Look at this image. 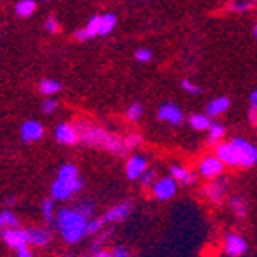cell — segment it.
Wrapping results in <instances>:
<instances>
[{
  "mask_svg": "<svg viewBox=\"0 0 257 257\" xmlns=\"http://www.w3.org/2000/svg\"><path fill=\"white\" fill-rule=\"evenodd\" d=\"M216 156L229 166H250L257 165V147L243 138H234L229 143L218 145Z\"/></svg>",
  "mask_w": 257,
  "mask_h": 257,
  "instance_id": "obj_1",
  "label": "cell"
},
{
  "mask_svg": "<svg viewBox=\"0 0 257 257\" xmlns=\"http://www.w3.org/2000/svg\"><path fill=\"white\" fill-rule=\"evenodd\" d=\"M79 133H80V141L89 145V147L105 149L107 152L116 154V156H123V154L127 152L125 140H121V138L116 136V134L107 133V131L102 127L82 123V125H79Z\"/></svg>",
  "mask_w": 257,
  "mask_h": 257,
  "instance_id": "obj_2",
  "label": "cell"
},
{
  "mask_svg": "<svg viewBox=\"0 0 257 257\" xmlns=\"http://www.w3.org/2000/svg\"><path fill=\"white\" fill-rule=\"evenodd\" d=\"M57 227L63 234L66 243H77L86 234L88 216L77 211V209H61L57 213Z\"/></svg>",
  "mask_w": 257,
  "mask_h": 257,
  "instance_id": "obj_3",
  "label": "cell"
},
{
  "mask_svg": "<svg viewBox=\"0 0 257 257\" xmlns=\"http://www.w3.org/2000/svg\"><path fill=\"white\" fill-rule=\"evenodd\" d=\"M80 188H82V181L79 177H75V179H61V177H57L52 184V197L56 200H66V198L72 197L73 193L79 191Z\"/></svg>",
  "mask_w": 257,
  "mask_h": 257,
  "instance_id": "obj_4",
  "label": "cell"
},
{
  "mask_svg": "<svg viewBox=\"0 0 257 257\" xmlns=\"http://www.w3.org/2000/svg\"><path fill=\"white\" fill-rule=\"evenodd\" d=\"M223 166L225 163L218 156H207L202 159L200 166H198V172L205 179H216V177H220L223 173Z\"/></svg>",
  "mask_w": 257,
  "mask_h": 257,
  "instance_id": "obj_5",
  "label": "cell"
},
{
  "mask_svg": "<svg viewBox=\"0 0 257 257\" xmlns=\"http://www.w3.org/2000/svg\"><path fill=\"white\" fill-rule=\"evenodd\" d=\"M2 237H4L6 243L15 250L22 248V246H27V243H31L29 230L18 229V227H8V229L2 232Z\"/></svg>",
  "mask_w": 257,
  "mask_h": 257,
  "instance_id": "obj_6",
  "label": "cell"
},
{
  "mask_svg": "<svg viewBox=\"0 0 257 257\" xmlns=\"http://www.w3.org/2000/svg\"><path fill=\"white\" fill-rule=\"evenodd\" d=\"M152 193L154 197L159 200H170L177 193V182L173 177H163L157 182L152 184Z\"/></svg>",
  "mask_w": 257,
  "mask_h": 257,
  "instance_id": "obj_7",
  "label": "cell"
},
{
  "mask_svg": "<svg viewBox=\"0 0 257 257\" xmlns=\"http://www.w3.org/2000/svg\"><path fill=\"white\" fill-rule=\"evenodd\" d=\"M157 118H159L161 121H166V123H170V125H181L182 121H184L182 111L177 107L175 104H170V102L161 105L159 111H157Z\"/></svg>",
  "mask_w": 257,
  "mask_h": 257,
  "instance_id": "obj_8",
  "label": "cell"
},
{
  "mask_svg": "<svg viewBox=\"0 0 257 257\" xmlns=\"http://www.w3.org/2000/svg\"><path fill=\"white\" fill-rule=\"evenodd\" d=\"M56 140L63 145H75L80 140V133L79 127L72 123H59L56 127V133H54Z\"/></svg>",
  "mask_w": 257,
  "mask_h": 257,
  "instance_id": "obj_9",
  "label": "cell"
},
{
  "mask_svg": "<svg viewBox=\"0 0 257 257\" xmlns=\"http://www.w3.org/2000/svg\"><path fill=\"white\" fill-rule=\"evenodd\" d=\"M147 170H149L147 168V159L143 156H133L125 165V173H127V179H131V181L140 179Z\"/></svg>",
  "mask_w": 257,
  "mask_h": 257,
  "instance_id": "obj_10",
  "label": "cell"
},
{
  "mask_svg": "<svg viewBox=\"0 0 257 257\" xmlns=\"http://www.w3.org/2000/svg\"><path fill=\"white\" fill-rule=\"evenodd\" d=\"M246 252V241L237 234H229L225 237V253L229 257H239Z\"/></svg>",
  "mask_w": 257,
  "mask_h": 257,
  "instance_id": "obj_11",
  "label": "cell"
},
{
  "mask_svg": "<svg viewBox=\"0 0 257 257\" xmlns=\"http://www.w3.org/2000/svg\"><path fill=\"white\" fill-rule=\"evenodd\" d=\"M20 133H22V140L25 143H32V141H38L43 138V125L36 120H29L22 125Z\"/></svg>",
  "mask_w": 257,
  "mask_h": 257,
  "instance_id": "obj_12",
  "label": "cell"
},
{
  "mask_svg": "<svg viewBox=\"0 0 257 257\" xmlns=\"http://www.w3.org/2000/svg\"><path fill=\"white\" fill-rule=\"evenodd\" d=\"M95 36H100V16L98 15L91 16V18L88 20V24H86V27L75 32L77 41H86V40H89V38H95Z\"/></svg>",
  "mask_w": 257,
  "mask_h": 257,
  "instance_id": "obj_13",
  "label": "cell"
},
{
  "mask_svg": "<svg viewBox=\"0 0 257 257\" xmlns=\"http://www.w3.org/2000/svg\"><path fill=\"white\" fill-rule=\"evenodd\" d=\"M229 107H230V100L227 96H216V98H213V100L207 104L205 112H207L211 118H216V116H220V114H223Z\"/></svg>",
  "mask_w": 257,
  "mask_h": 257,
  "instance_id": "obj_14",
  "label": "cell"
},
{
  "mask_svg": "<svg viewBox=\"0 0 257 257\" xmlns=\"http://www.w3.org/2000/svg\"><path fill=\"white\" fill-rule=\"evenodd\" d=\"M131 209H133L131 202H121V204H118V205H114L112 209H109L107 213H105V216H104V221H120V220H123V218H127V214L131 213Z\"/></svg>",
  "mask_w": 257,
  "mask_h": 257,
  "instance_id": "obj_15",
  "label": "cell"
},
{
  "mask_svg": "<svg viewBox=\"0 0 257 257\" xmlns=\"http://www.w3.org/2000/svg\"><path fill=\"white\" fill-rule=\"evenodd\" d=\"M225 189H227V182L225 181H213L211 184L205 186V195H207L211 200L220 202L225 195Z\"/></svg>",
  "mask_w": 257,
  "mask_h": 257,
  "instance_id": "obj_16",
  "label": "cell"
},
{
  "mask_svg": "<svg viewBox=\"0 0 257 257\" xmlns=\"http://www.w3.org/2000/svg\"><path fill=\"white\" fill-rule=\"evenodd\" d=\"M31 243L36 246H47L50 243V232L45 229H29Z\"/></svg>",
  "mask_w": 257,
  "mask_h": 257,
  "instance_id": "obj_17",
  "label": "cell"
},
{
  "mask_svg": "<svg viewBox=\"0 0 257 257\" xmlns=\"http://www.w3.org/2000/svg\"><path fill=\"white\" fill-rule=\"evenodd\" d=\"M211 116H209L207 112L205 114H193L191 118H189V125H191L195 131H198V133H202V131H209V127H211Z\"/></svg>",
  "mask_w": 257,
  "mask_h": 257,
  "instance_id": "obj_18",
  "label": "cell"
},
{
  "mask_svg": "<svg viewBox=\"0 0 257 257\" xmlns=\"http://www.w3.org/2000/svg\"><path fill=\"white\" fill-rule=\"evenodd\" d=\"M172 177L175 181L182 182L184 186H191L195 182V175L189 173L186 168H182V166H172Z\"/></svg>",
  "mask_w": 257,
  "mask_h": 257,
  "instance_id": "obj_19",
  "label": "cell"
},
{
  "mask_svg": "<svg viewBox=\"0 0 257 257\" xmlns=\"http://www.w3.org/2000/svg\"><path fill=\"white\" fill-rule=\"evenodd\" d=\"M15 11H16V15L22 16V18H29V16H32L34 11H36V2H34V0H20V2L16 4Z\"/></svg>",
  "mask_w": 257,
  "mask_h": 257,
  "instance_id": "obj_20",
  "label": "cell"
},
{
  "mask_svg": "<svg viewBox=\"0 0 257 257\" xmlns=\"http://www.w3.org/2000/svg\"><path fill=\"white\" fill-rule=\"evenodd\" d=\"M116 15H112V13H107V15H102L100 16V36H107L109 32H112V29L116 27Z\"/></svg>",
  "mask_w": 257,
  "mask_h": 257,
  "instance_id": "obj_21",
  "label": "cell"
},
{
  "mask_svg": "<svg viewBox=\"0 0 257 257\" xmlns=\"http://www.w3.org/2000/svg\"><path fill=\"white\" fill-rule=\"evenodd\" d=\"M40 91L43 93V95H56V93L61 91V84L57 82V80H52V79H43L40 82Z\"/></svg>",
  "mask_w": 257,
  "mask_h": 257,
  "instance_id": "obj_22",
  "label": "cell"
},
{
  "mask_svg": "<svg viewBox=\"0 0 257 257\" xmlns=\"http://www.w3.org/2000/svg\"><path fill=\"white\" fill-rule=\"evenodd\" d=\"M207 133H209V141H211V143H218V141L225 136V127L221 123H214L213 121Z\"/></svg>",
  "mask_w": 257,
  "mask_h": 257,
  "instance_id": "obj_23",
  "label": "cell"
},
{
  "mask_svg": "<svg viewBox=\"0 0 257 257\" xmlns=\"http://www.w3.org/2000/svg\"><path fill=\"white\" fill-rule=\"evenodd\" d=\"M125 116H127V120H131V121H138L141 116H143V105L138 104V102L131 104L127 107V111H125Z\"/></svg>",
  "mask_w": 257,
  "mask_h": 257,
  "instance_id": "obj_24",
  "label": "cell"
},
{
  "mask_svg": "<svg viewBox=\"0 0 257 257\" xmlns=\"http://www.w3.org/2000/svg\"><path fill=\"white\" fill-rule=\"evenodd\" d=\"M253 6V0H232L229 4V9L234 13H246Z\"/></svg>",
  "mask_w": 257,
  "mask_h": 257,
  "instance_id": "obj_25",
  "label": "cell"
},
{
  "mask_svg": "<svg viewBox=\"0 0 257 257\" xmlns=\"http://www.w3.org/2000/svg\"><path fill=\"white\" fill-rule=\"evenodd\" d=\"M57 175H59L61 179H75V177H79V172H77V168L73 165H63L59 168Z\"/></svg>",
  "mask_w": 257,
  "mask_h": 257,
  "instance_id": "obj_26",
  "label": "cell"
},
{
  "mask_svg": "<svg viewBox=\"0 0 257 257\" xmlns=\"http://www.w3.org/2000/svg\"><path fill=\"white\" fill-rule=\"evenodd\" d=\"M134 57H136L138 63H150L154 57L152 50L150 48H138L136 54H134Z\"/></svg>",
  "mask_w": 257,
  "mask_h": 257,
  "instance_id": "obj_27",
  "label": "cell"
},
{
  "mask_svg": "<svg viewBox=\"0 0 257 257\" xmlns=\"http://www.w3.org/2000/svg\"><path fill=\"white\" fill-rule=\"evenodd\" d=\"M230 205H232L234 213L237 214V218H245L246 209H245V202L241 200V198H232V200H230Z\"/></svg>",
  "mask_w": 257,
  "mask_h": 257,
  "instance_id": "obj_28",
  "label": "cell"
},
{
  "mask_svg": "<svg viewBox=\"0 0 257 257\" xmlns=\"http://www.w3.org/2000/svg\"><path fill=\"white\" fill-rule=\"evenodd\" d=\"M181 86H182V89H184L186 93H189V95H198V93L202 91L200 86H197L195 82H191L189 79H182Z\"/></svg>",
  "mask_w": 257,
  "mask_h": 257,
  "instance_id": "obj_29",
  "label": "cell"
},
{
  "mask_svg": "<svg viewBox=\"0 0 257 257\" xmlns=\"http://www.w3.org/2000/svg\"><path fill=\"white\" fill-rule=\"evenodd\" d=\"M95 257H128V253H127V250H123V248L112 250V253L105 252V250H100V252H96Z\"/></svg>",
  "mask_w": 257,
  "mask_h": 257,
  "instance_id": "obj_30",
  "label": "cell"
},
{
  "mask_svg": "<svg viewBox=\"0 0 257 257\" xmlns=\"http://www.w3.org/2000/svg\"><path fill=\"white\" fill-rule=\"evenodd\" d=\"M141 141H143V138H141V134H138V133L128 134V136L125 138V145H127V149H134V147H138Z\"/></svg>",
  "mask_w": 257,
  "mask_h": 257,
  "instance_id": "obj_31",
  "label": "cell"
},
{
  "mask_svg": "<svg viewBox=\"0 0 257 257\" xmlns=\"http://www.w3.org/2000/svg\"><path fill=\"white\" fill-rule=\"evenodd\" d=\"M41 213H43L45 220H52V214H54L52 200H45L43 204H41Z\"/></svg>",
  "mask_w": 257,
  "mask_h": 257,
  "instance_id": "obj_32",
  "label": "cell"
},
{
  "mask_svg": "<svg viewBox=\"0 0 257 257\" xmlns=\"http://www.w3.org/2000/svg\"><path fill=\"white\" fill-rule=\"evenodd\" d=\"M140 179H141V184H143V186L154 184V182H156V170H147V172H145Z\"/></svg>",
  "mask_w": 257,
  "mask_h": 257,
  "instance_id": "obj_33",
  "label": "cell"
},
{
  "mask_svg": "<svg viewBox=\"0 0 257 257\" xmlns=\"http://www.w3.org/2000/svg\"><path fill=\"white\" fill-rule=\"evenodd\" d=\"M45 29H47V32H52V34L59 31V22L56 20V16H48L47 22H45Z\"/></svg>",
  "mask_w": 257,
  "mask_h": 257,
  "instance_id": "obj_34",
  "label": "cell"
},
{
  "mask_svg": "<svg viewBox=\"0 0 257 257\" xmlns=\"http://www.w3.org/2000/svg\"><path fill=\"white\" fill-rule=\"evenodd\" d=\"M102 225H104V220H93V221H88V227H86V234H96L98 230L102 229Z\"/></svg>",
  "mask_w": 257,
  "mask_h": 257,
  "instance_id": "obj_35",
  "label": "cell"
},
{
  "mask_svg": "<svg viewBox=\"0 0 257 257\" xmlns=\"http://www.w3.org/2000/svg\"><path fill=\"white\" fill-rule=\"evenodd\" d=\"M2 216H4L6 227H18V218H16L11 211H4V213H2Z\"/></svg>",
  "mask_w": 257,
  "mask_h": 257,
  "instance_id": "obj_36",
  "label": "cell"
},
{
  "mask_svg": "<svg viewBox=\"0 0 257 257\" xmlns=\"http://www.w3.org/2000/svg\"><path fill=\"white\" fill-rule=\"evenodd\" d=\"M56 109H57V104L54 100H50V98L41 104V111H43L45 114H52V112H56Z\"/></svg>",
  "mask_w": 257,
  "mask_h": 257,
  "instance_id": "obj_37",
  "label": "cell"
},
{
  "mask_svg": "<svg viewBox=\"0 0 257 257\" xmlns=\"http://www.w3.org/2000/svg\"><path fill=\"white\" fill-rule=\"evenodd\" d=\"M77 211H80V213H82V214H84V216H91V214H93V209H95V207H93V204H91V202H84V204H79V205H77Z\"/></svg>",
  "mask_w": 257,
  "mask_h": 257,
  "instance_id": "obj_38",
  "label": "cell"
},
{
  "mask_svg": "<svg viewBox=\"0 0 257 257\" xmlns=\"http://www.w3.org/2000/svg\"><path fill=\"white\" fill-rule=\"evenodd\" d=\"M16 252H18V257H32L31 250H29L27 246H22V248H18Z\"/></svg>",
  "mask_w": 257,
  "mask_h": 257,
  "instance_id": "obj_39",
  "label": "cell"
},
{
  "mask_svg": "<svg viewBox=\"0 0 257 257\" xmlns=\"http://www.w3.org/2000/svg\"><path fill=\"white\" fill-rule=\"evenodd\" d=\"M4 227H6V221H4V216H2V213H0V234L4 232Z\"/></svg>",
  "mask_w": 257,
  "mask_h": 257,
  "instance_id": "obj_40",
  "label": "cell"
},
{
  "mask_svg": "<svg viewBox=\"0 0 257 257\" xmlns=\"http://www.w3.org/2000/svg\"><path fill=\"white\" fill-rule=\"evenodd\" d=\"M253 36H255V40H257V25L253 27Z\"/></svg>",
  "mask_w": 257,
  "mask_h": 257,
  "instance_id": "obj_41",
  "label": "cell"
},
{
  "mask_svg": "<svg viewBox=\"0 0 257 257\" xmlns=\"http://www.w3.org/2000/svg\"><path fill=\"white\" fill-rule=\"evenodd\" d=\"M255 4H257V0H255Z\"/></svg>",
  "mask_w": 257,
  "mask_h": 257,
  "instance_id": "obj_42",
  "label": "cell"
}]
</instances>
